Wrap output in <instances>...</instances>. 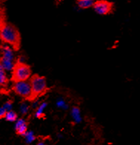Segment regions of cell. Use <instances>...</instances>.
I'll list each match as a JSON object with an SVG mask.
<instances>
[{
    "instance_id": "1",
    "label": "cell",
    "mask_w": 140,
    "mask_h": 145,
    "mask_svg": "<svg viewBox=\"0 0 140 145\" xmlns=\"http://www.w3.org/2000/svg\"><path fill=\"white\" fill-rule=\"evenodd\" d=\"M0 39L11 46L15 50H19L21 44V36L18 29L11 23L6 22L3 18L0 19Z\"/></svg>"
},
{
    "instance_id": "2",
    "label": "cell",
    "mask_w": 140,
    "mask_h": 145,
    "mask_svg": "<svg viewBox=\"0 0 140 145\" xmlns=\"http://www.w3.org/2000/svg\"><path fill=\"white\" fill-rule=\"evenodd\" d=\"M32 89V101L46 93L48 90L46 78L39 75H34L30 78Z\"/></svg>"
},
{
    "instance_id": "3",
    "label": "cell",
    "mask_w": 140,
    "mask_h": 145,
    "mask_svg": "<svg viewBox=\"0 0 140 145\" xmlns=\"http://www.w3.org/2000/svg\"><path fill=\"white\" fill-rule=\"evenodd\" d=\"M11 71V80L14 82L29 80L32 73L31 69L29 65L24 63L23 61H19L16 62Z\"/></svg>"
},
{
    "instance_id": "4",
    "label": "cell",
    "mask_w": 140,
    "mask_h": 145,
    "mask_svg": "<svg viewBox=\"0 0 140 145\" xmlns=\"http://www.w3.org/2000/svg\"><path fill=\"white\" fill-rule=\"evenodd\" d=\"M13 90L16 94L25 100L32 101V89L29 80L14 82Z\"/></svg>"
},
{
    "instance_id": "5",
    "label": "cell",
    "mask_w": 140,
    "mask_h": 145,
    "mask_svg": "<svg viewBox=\"0 0 140 145\" xmlns=\"http://www.w3.org/2000/svg\"><path fill=\"white\" fill-rule=\"evenodd\" d=\"M93 8L96 14L99 15H107L111 12L113 4L107 0H98L94 2Z\"/></svg>"
},
{
    "instance_id": "6",
    "label": "cell",
    "mask_w": 140,
    "mask_h": 145,
    "mask_svg": "<svg viewBox=\"0 0 140 145\" xmlns=\"http://www.w3.org/2000/svg\"><path fill=\"white\" fill-rule=\"evenodd\" d=\"M15 130L17 135L24 136L27 131V124L24 118H19L16 121Z\"/></svg>"
},
{
    "instance_id": "7",
    "label": "cell",
    "mask_w": 140,
    "mask_h": 145,
    "mask_svg": "<svg viewBox=\"0 0 140 145\" xmlns=\"http://www.w3.org/2000/svg\"><path fill=\"white\" fill-rule=\"evenodd\" d=\"M71 117L76 124H79L82 120L81 111L78 107H73L71 109Z\"/></svg>"
},
{
    "instance_id": "8",
    "label": "cell",
    "mask_w": 140,
    "mask_h": 145,
    "mask_svg": "<svg viewBox=\"0 0 140 145\" xmlns=\"http://www.w3.org/2000/svg\"><path fill=\"white\" fill-rule=\"evenodd\" d=\"M48 107V103L45 101L43 102H40V104L39 105L38 107L36 109V112H35V117L36 118H40L44 116V113L45 109Z\"/></svg>"
},
{
    "instance_id": "9",
    "label": "cell",
    "mask_w": 140,
    "mask_h": 145,
    "mask_svg": "<svg viewBox=\"0 0 140 145\" xmlns=\"http://www.w3.org/2000/svg\"><path fill=\"white\" fill-rule=\"evenodd\" d=\"M94 0H77V5L82 9H88L94 5Z\"/></svg>"
},
{
    "instance_id": "10",
    "label": "cell",
    "mask_w": 140,
    "mask_h": 145,
    "mask_svg": "<svg viewBox=\"0 0 140 145\" xmlns=\"http://www.w3.org/2000/svg\"><path fill=\"white\" fill-rule=\"evenodd\" d=\"M5 118L6 121H8L14 122V121H16L17 120L18 116L17 114H16V113H15L14 111L10 110L7 111Z\"/></svg>"
},
{
    "instance_id": "11",
    "label": "cell",
    "mask_w": 140,
    "mask_h": 145,
    "mask_svg": "<svg viewBox=\"0 0 140 145\" xmlns=\"http://www.w3.org/2000/svg\"><path fill=\"white\" fill-rule=\"evenodd\" d=\"M24 137H25V142L28 144L33 143L36 139V136L33 131H27V133L24 135Z\"/></svg>"
},
{
    "instance_id": "12",
    "label": "cell",
    "mask_w": 140,
    "mask_h": 145,
    "mask_svg": "<svg viewBox=\"0 0 140 145\" xmlns=\"http://www.w3.org/2000/svg\"><path fill=\"white\" fill-rule=\"evenodd\" d=\"M56 105L58 108L61 109V110H67L68 109V105L63 99L59 98L56 101Z\"/></svg>"
},
{
    "instance_id": "13",
    "label": "cell",
    "mask_w": 140,
    "mask_h": 145,
    "mask_svg": "<svg viewBox=\"0 0 140 145\" xmlns=\"http://www.w3.org/2000/svg\"><path fill=\"white\" fill-rule=\"evenodd\" d=\"M8 82V78L4 69L0 72V86H6Z\"/></svg>"
},
{
    "instance_id": "14",
    "label": "cell",
    "mask_w": 140,
    "mask_h": 145,
    "mask_svg": "<svg viewBox=\"0 0 140 145\" xmlns=\"http://www.w3.org/2000/svg\"><path fill=\"white\" fill-rule=\"evenodd\" d=\"M20 112L22 115H26L29 111V105L26 102H22L20 105Z\"/></svg>"
},
{
    "instance_id": "15",
    "label": "cell",
    "mask_w": 140,
    "mask_h": 145,
    "mask_svg": "<svg viewBox=\"0 0 140 145\" xmlns=\"http://www.w3.org/2000/svg\"><path fill=\"white\" fill-rule=\"evenodd\" d=\"M3 107L6 109V110H12V107H13V101H6L5 104L3 105Z\"/></svg>"
},
{
    "instance_id": "16",
    "label": "cell",
    "mask_w": 140,
    "mask_h": 145,
    "mask_svg": "<svg viewBox=\"0 0 140 145\" xmlns=\"http://www.w3.org/2000/svg\"><path fill=\"white\" fill-rule=\"evenodd\" d=\"M6 113H7V110H6V109L4 107H0V119L5 118Z\"/></svg>"
},
{
    "instance_id": "17",
    "label": "cell",
    "mask_w": 140,
    "mask_h": 145,
    "mask_svg": "<svg viewBox=\"0 0 140 145\" xmlns=\"http://www.w3.org/2000/svg\"><path fill=\"white\" fill-rule=\"evenodd\" d=\"M44 142H43V141H40V142H39L38 143V145H44Z\"/></svg>"
},
{
    "instance_id": "18",
    "label": "cell",
    "mask_w": 140,
    "mask_h": 145,
    "mask_svg": "<svg viewBox=\"0 0 140 145\" xmlns=\"http://www.w3.org/2000/svg\"><path fill=\"white\" fill-rule=\"evenodd\" d=\"M2 11L0 10V19H2Z\"/></svg>"
}]
</instances>
